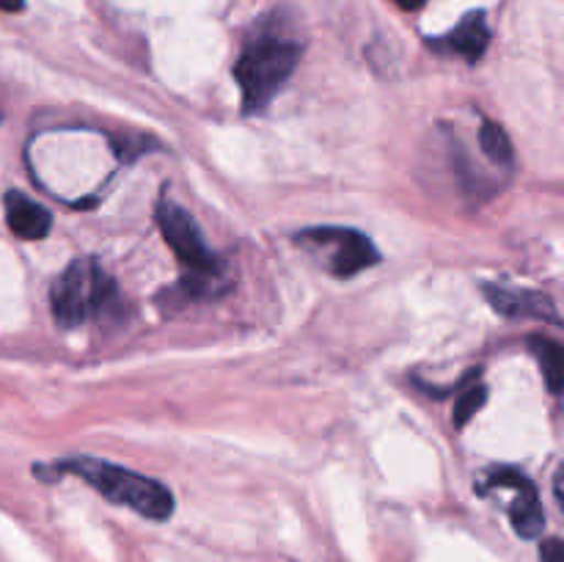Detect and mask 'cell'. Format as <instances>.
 <instances>
[{
	"instance_id": "6da1fadb",
	"label": "cell",
	"mask_w": 564,
	"mask_h": 562,
	"mask_svg": "<svg viewBox=\"0 0 564 562\" xmlns=\"http://www.w3.org/2000/svg\"><path fill=\"white\" fill-rule=\"evenodd\" d=\"M55 468L58 472L77 474L83 483L91 485L108 501L130 507L132 512H138L143 518H152V521H165L174 512V496H171V490L163 483H158V479L143 477V474L130 472V468L94 461V457H69V461H64Z\"/></svg>"
},
{
	"instance_id": "7a4b0ae2",
	"label": "cell",
	"mask_w": 564,
	"mask_h": 562,
	"mask_svg": "<svg viewBox=\"0 0 564 562\" xmlns=\"http://www.w3.org/2000/svg\"><path fill=\"white\" fill-rule=\"evenodd\" d=\"M301 61V44L284 36H257L246 44L235 64L242 91V110L262 114L286 86Z\"/></svg>"
},
{
	"instance_id": "3957f363",
	"label": "cell",
	"mask_w": 564,
	"mask_h": 562,
	"mask_svg": "<svg viewBox=\"0 0 564 562\" xmlns=\"http://www.w3.org/2000/svg\"><path fill=\"white\" fill-rule=\"evenodd\" d=\"M158 224L171 251L187 268V275L182 279L187 295H215V284H220V264L213 248L204 240L196 218L187 209H182L180 204L160 202Z\"/></svg>"
},
{
	"instance_id": "277c9868",
	"label": "cell",
	"mask_w": 564,
	"mask_h": 562,
	"mask_svg": "<svg viewBox=\"0 0 564 562\" xmlns=\"http://www.w3.org/2000/svg\"><path fill=\"white\" fill-rule=\"evenodd\" d=\"M116 295L110 275L105 273L97 259H75L66 264L64 273L53 281L50 290V309L61 328H77L86 320L97 317Z\"/></svg>"
},
{
	"instance_id": "5b68a950",
	"label": "cell",
	"mask_w": 564,
	"mask_h": 562,
	"mask_svg": "<svg viewBox=\"0 0 564 562\" xmlns=\"http://www.w3.org/2000/svg\"><path fill=\"white\" fill-rule=\"evenodd\" d=\"M301 242H314V246H330V273L339 279H350V275L361 273V270L378 264L380 253L375 242L367 235L352 229H308L297 235Z\"/></svg>"
},
{
	"instance_id": "8992f818",
	"label": "cell",
	"mask_w": 564,
	"mask_h": 562,
	"mask_svg": "<svg viewBox=\"0 0 564 562\" xmlns=\"http://www.w3.org/2000/svg\"><path fill=\"white\" fill-rule=\"evenodd\" d=\"M488 488H516V499L510 505V521L521 538L532 540L540 538L545 529V510L540 505L538 488L532 485V479L527 474H521L518 468H494L488 474V483L479 485V490Z\"/></svg>"
},
{
	"instance_id": "52a82bcc",
	"label": "cell",
	"mask_w": 564,
	"mask_h": 562,
	"mask_svg": "<svg viewBox=\"0 0 564 562\" xmlns=\"http://www.w3.org/2000/svg\"><path fill=\"white\" fill-rule=\"evenodd\" d=\"M3 207L6 224L22 240H42L53 229V215H50V209H44L42 204L28 198L25 193L9 191L3 198Z\"/></svg>"
},
{
	"instance_id": "ba28073f",
	"label": "cell",
	"mask_w": 564,
	"mask_h": 562,
	"mask_svg": "<svg viewBox=\"0 0 564 562\" xmlns=\"http://www.w3.org/2000/svg\"><path fill=\"white\" fill-rule=\"evenodd\" d=\"M485 295H488L490 306H494L496 312L507 314V317H538V320L560 323V314H556L554 301H551L549 295H540V292L507 290V287H485Z\"/></svg>"
},
{
	"instance_id": "9c48e42d",
	"label": "cell",
	"mask_w": 564,
	"mask_h": 562,
	"mask_svg": "<svg viewBox=\"0 0 564 562\" xmlns=\"http://www.w3.org/2000/svg\"><path fill=\"white\" fill-rule=\"evenodd\" d=\"M488 42H490V31H488V22H485V14L482 11H474V14L463 17V22L449 33V36L438 39L435 47L463 55L468 64H477V61L485 55V50H488Z\"/></svg>"
},
{
	"instance_id": "30bf717a",
	"label": "cell",
	"mask_w": 564,
	"mask_h": 562,
	"mask_svg": "<svg viewBox=\"0 0 564 562\" xmlns=\"http://www.w3.org/2000/svg\"><path fill=\"white\" fill-rule=\"evenodd\" d=\"M529 347H532L534 358H538L540 369H543V378L549 383L551 395H560L562 391V347L556 339L549 336H529Z\"/></svg>"
},
{
	"instance_id": "8fae6325",
	"label": "cell",
	"mask_w": 564,
	"mask_h": 562,
	"mask_svg": "<svg viewBox=\"0 0 564 562\" xmlns=\"http://www.w3.org/2000/svg\"><path fill=\"white\" fill-rule=\"evenodd\" d=\"M479 147H482V152L499 165H510L512 158H516L510 136H507L505 127L496 125V121H482V127H479Z\"/></svg>"
},
{
	"instance_id": "7c38bea8",
	"label": "cell",
	"mask_w": 564,
	"mask_h": 562,
	"mask_svg": "<svg viewBox=\"0 0 564 562\" xmlns=\"http://www.w3.org/2000/svg\"><path fill=\"white\" fill-rule=\"evenodd\" d=\"M485 400H488V389H485L482 383L468 386V389L460 395V400L455 402V413H452L455 428H466V424L474 419V413L485 406Z\"/></svg>"
},
{
	"instance_id": "4fadbf2b",
	"label": "cell",
	"mask_w": 564,
	"mask_h": 562,
	"mask_svg": "<svg viewBox=\"0 0 564 562\" xmlns=\"http://www.w3.org/2000/svg\"><path fill=\"white\" fill-rule=\"evenodd\" d=\"M540 562H564V545L560 538H549L540 545Z\"/></svg>"
},
{
	"instance_id": "5bb4252c",
	"label": "cell",
	"mask_w": 564,
	"mask_h": 562,
	"mask_svg": "<svg viewBox=\"0 0 564 562\" xmlns=\"http://www.w3.org/2000/svg\"><path fill=\"white\" fill-rule=\"evenodd\" d=\"M394 3L405 11H419L424 3H427V0H394Z\"/></svg>"
},
{
	"instance_id": "9a60e30c",
	"label": "cell",
	"mask_w": 564,
	"mask_h": 562,
	"mask_svg": "<svg viewBox=\"0 0 564 562\" xmlns=\"http://www.w3.org/2000/svg\"><path fill=\"white\" fill-rule=\"evenodd\" d=\"M25 0H0V11H22Z\"/></svg>"
},
{
	"instance_id": "2e32d148",
	"label": "cell",
	"mask_w": 564,
	"mask_h": 562,
	"mask_svg": "<svg viewBox=\"0 0 564 562\" xmlns=\"http://www.w3.org/2000/svg\"><path fill=\"white\" fill-rule=\"evenodd\" d=\"M554 496L556 501H560V507L564 505V496H562V472L554 474Z\"/></svg>"
},
{
	"instance_id": "e0dca14e",
	"label": "cell",
	"mask_w": 564,
	"mask_h": 562,
	"mask_svg": "<svg viewBox=\"0 0 564 562\" xmlns=\"http://www.w3.org/2000/svg\"><path fill=\"white\" fill-rule=\"evenodd\" d=\"M0 119H3V114H0Z\"/></svg>"
}]
</instances>
